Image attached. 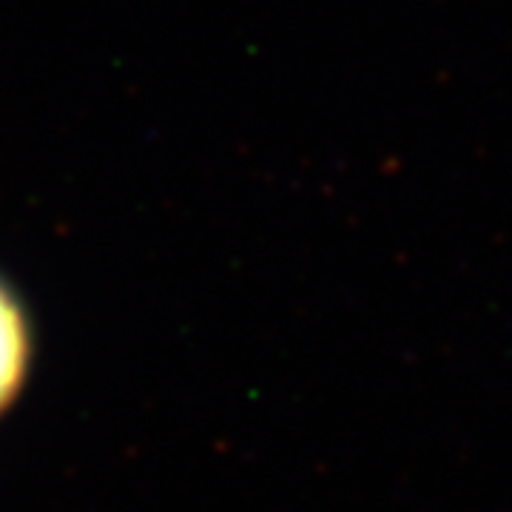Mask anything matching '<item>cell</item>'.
<instances>
[{"label": "cell", "instance_id": "1", "mask_svg": "<svg viewBox=\"0 0 512 512\" xmlns=\"http://www.w3.org/2000/svg\"><path fill=\"white\" fill-rule=\"evenodd\" d=\"M29 367V328L15 296L0 285V413L18 396Z\"/></svg>", "mask_w": 512, "mask_h": 512}]
</instances>
